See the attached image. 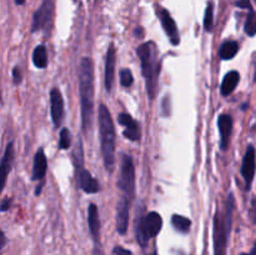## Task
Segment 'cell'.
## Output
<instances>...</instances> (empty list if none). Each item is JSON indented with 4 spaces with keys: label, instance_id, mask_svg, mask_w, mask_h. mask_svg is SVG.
<instances>
[{
    "label": "cell",
    "instance_id": "obj_2",
    "mask_svg": "<svg viewBox=\"0 0 256 255\" xmlns=\"http://www.w3.org/2000/svg\"><path fill=\"white\" fill-rule=\"evenodd\" d=\"M138 55H139L140 62H142V75L145 78L148 95L150 102H152L156 95L158 78L160 74V62L159 52L155 42H146L138 48Z\"/></svg>",
    "mask_w": 256,
    "mask_h": 255
},
{
    "label": "cell",
    "instance_id": "obj_21",
    "mask_svg": "<svg viewBox=\"0 0 256 255\" xmlns=\"http://www.w3.org/2000/svg\"><path fill=\"white\" fill-rule=\"evenodd\" d=\"M238 52H239V44L236 42H234V40H229V42H225L220 46L219 56L222 60H230L238 54Z\"/></svg>",
    "mask_w": 256,
    "mask_h": 255
},
{
    "label": "cell",
    "instance_id": "obj_11",
    "mask_svg": "<svg viewBox=\"0 0 256 255\" xmlns=\"http://www.w3.org/2000/svg\"><path fill=\"white\" fill-rule=\"evenodd\" d=\"M218 125L220 132V148L226 150L232 132V118L228 114H222L218 120Z\"/></svg>",
    "mask_w": 256,
    "mask_h": 255
},
{
    "label": "cell",
    "instance_id": "obj_19",
    "mask_svg": "<svg viewBox=\"0 0 256 255\" xmlns=\"http://www.w3.org/2000/svg\"><path fill=\"white\" fill-rule=\"evenodd\" d=\"M145 226H146L148 235L150 238L156 236L162 228V218L160 216L159 212H150L149 214H146V218H145Z\"/></svg>",
    "mask_w": 256,
    "mask_h": 255
},
{
    "label": "cell",
    "instance_id": "obj_13",
    "mask_svg": "<svg viewBox=\"0 0 256 255\" xmlns=\"http://www.w3.org/2000/svg\"><path fill=\"white\" fill-rule=\"evenodd\" d=\"M119 122L122 125V126H125L124 135L128 138V139L132 140V142H136V140L140 139L142 132H140L139 125H138V122H135L129 114H126V112L120 114Z\"/></svg>",
    "mask_w": 256,
    "mask_h": 255
},
{
    "label": "cell",
    "instance_id": "obj_20",
    "mask_svg": "<svg viewBox=\"0 0 256 255\" xmlns=\"http://www.w3.org/2000/svg\"><path fill=\"white\" fill-rule=\"evenodd\" d=\"M240 82V75L236 70H232V72H228L225 75L224 80L222 82V88H220V92H222V96H228V95L232 94L235 90V88L238 86Z\"/></svg>",
    "mask_w": 256,
    "mask_h": 255
},
{
    "label": "cell",
    "instance_id": "obj_34",
    "mask_svg": "<svg viewBox=\"0 0 256 255\" xmlns=\"http://www.w3.org/2000/svg\"><path fill=\"white\" fill-rule=\"evenodd\" d=\"M250 254H252V255H256V242H255L254 248H252V252H250Z\"/></svg>",
    "mask_w": 256,
    "mask_h": 255
},
{
    "label": "cell",
    "instance_id": "obj_33",
    "mask_svg": "<svg viewBox=\"0 0 256 255\" xmlns=\"http://www.w3.org/2000/svg\"><path fill=\"white\" fill-rule=\"evenodd\" d=\"M25 2V0H15V4L16 5H22Z\"/></svg>",
    "mask_w": 256,
    "mask_h": 255
},
{
    "label": "cell",
    "instance_id": "obj_10",
    "mask_svg": "<svg viewBox=\"0 0 256 255\" xmlns=\"http://www.w3.org/2000/svg\"><path fill=\"white\" fill-rule=\"evenodd\" d=\"M129 212H130V199L128 196L120 198L116 209V229L122 235L126 234L129 226Z\"/></svg>",
    "mask_w": 256,
    "mask_h": 255
},
{
    "label": "cell",
    "instance_id": "obj_23",
    "mask_svg": "<svg viewBox=\"0 0 256 255\" xmlns=\"http://www.w3.org/2000/svg\"><path fill=\"white\" fill-rule=\"evenodd\" d=\"M172 222L174 225L175 229L180 232H188L190 230V226H192V222L188 218L182 216V215H172Z\"/></svg>",
    "mask_w": 256,
    "mask_h": 255
},
{
    "label": "cell",
    "instance_id": "obj_18",
    "mask_svg": "<svg viewBox=\"0 0 256 255\" xmlns=\"http://www.w3.org/2000/svg\"><path fill=\"white\" fill-rule=\"evenodd\" d=\"M145 218L146 215H144V206H140L138 210V216H136V238L138 242L142 245V248H145L148 245L150 236L148 235L146 226H145Z\"/></svg>",
    "mask_w": 256,
    "mask_h": 255
},
{
    "label": "cell",
    "instance_id": "obj_27",
    "mask_svg": "<svg viewBox=\"0 0 256 255\" xmlns=\"http://www.w3.org/2000/svg\"><path fill=\"white\" fill-rule=\"evenodd\" d=\"M132 82H134V78L130 69H122L120 72V84L124 88H129L132 85Z\"/></svg>",
    "mask_w": 256,
    "mask_h": 255
},
{
    "label": "cell",
    "instance_id": "obj_31",
    "mask_svg": "<svg viewBox=\"0 0 256 255\" xmlns=\"http://www.w3.org/2000/svg\"><path fill=\"white\" fill-rule=\"evenodd\" d=\"M250 218H252V222L256 224V199L252 200V209H250Z\"/></svg>",
    "mask_w": 256,
    "mask_h": 255
},
{
    "label": "cell",
    "instance_id": "obj_22",
    "mask_svg": "<svg viewBox=\"0 0 256 255\" xmlns=\"http://www.w3.org/2000/svg\"><path fill=\"white\" fill-rule=\"evenodd\" d=\"M32 62L39 69H45L48 66V52L44 45H38L32 52Z\"/></svg>",
    "mask_w": 256,
    "mask_h": 255
},
{
    "label": "cell",
    "instance_id": "obj_24",
    "mask_svg": "<svg viewBox=\"0 0 256 255\" xmlns=\"http://www.w3.org/2000/svg\"><path fill=\"white\" fill-rule=\"evenodd\" d=\"M212 26H214V4L212 2H209L206 10H205L204 28L206 32H212Z\"/></svg>",
    "mask_w": 256,
    "mask_h": 255
},
{
    "label": "cell",
    "instance_id": "obj_7",
    "mask_svg": "<svg viewBox=\"0 0 256 255\" xmlns=\"http://www.w3.org/2000/svg\"><path fill=\"white\" fill-rule=\"evenodd\" d=\"M255 149L252 145L248 146L245 156L242 159V175L245 180V189L250 190L252 184V179L255 175V166H256V160H255Z\"/></svg>",
    "mask_w": 256,
    "mask_h": 255
},
{
    "label": "cell",
    "instance_id": "obj_29",
    "mask_svg": "<svg viewBox=\"0 0 256 255\" xmlns=\"http://www.w3.org/2000/svg\"><path fill=\"white\" fill-rule=\"evenodd\" d=\"M235 5H236L238 8H242V9H252L250 0H238V2H235Z\"/></svg>",
    "mask_w": 256,
    "mask_h": 255
},
{
    "label": "cell",
    "instance_id": "obj_28",
    "mask_svg": "<svg viewBox=\"0 0 256 255\" xmlns=\"http://www.w3.org/2000/svg\"><path fill=\"white\" fill-rule=\"evenodd\" d=\"M12 78H14V82L15 84H20L22 82V72H20V68L15 66L12 72Z\"/></svg>",
    "mask_w": 256,
    "mask_h": 255
},
{
    "label": "cell",
    "instance_id": "obj_4",
    "mask_svg": "<svg viewBox=\"0 0 256 255\" xmlns=\"http://www.w3.org/2000/svg\"><path fill=\"white\" fill-rule=\"evenodd\" d=\"M235 209V200L232 192L228 196L225 209H218L214 219V255H226L228 240L232 232V214Z\"/></svg>",
    "mask_w": 256,
    "mask_h": 255
},
{
    "label": "cell",
    "instance_id": "obj_8",
    "mask_svg": "<svg viewBox=\"0 0 256 255\" xmlns=\"http://www.w3.org/2000/svg\"><path fill=\"white\" fill-rule=\"evenodd\" d=\"M50 112H52V120L55 128H60L62 120H64V100H62V92L58 89H52L50 92Z\"/></svg>",
    "mask_w": 256,
    "mask_h": 255
},
{
    "label": "cell",
    "instance_id": "obj_1",
    "mask_svg": "<svg viewBox=\"0 0 256 255\" xmlns=\"http://www.w3.org/2000/svg\"><path fill=\"white\" fill-rule=\"evenodd\" d=\"M79 90L82 132L88 134L92 128V112H94V68L90 58H82L80 62Z\"/></svg>",
    "mask_w": 256,
    "mask_h": 255
},
{
    "label": "cell",
    "instance_id": "obj_15",
    "mask_svg": "<svg viewBox=\"0 0 256 255\" xmlns=\"http://www.w3.org/2000/svg\"><path fill=\"white\" fill-rule=\"evenodd\" d=\"M78 175V182H79V186L84 190L88 194H95V192H99V184H98L96 180L92 176L88 170L82 169L79 172H76Z\"/></svg>",
    "mask_w": 256,
    "mask_h": 255
},
{
    "label": "cell",
    "instance_id": "obj_30",
    "mask_svg": "<svg viewBox=\"0 0 256 255\" xmlns=\"http://www.w3.org/2000/svg\"><path fill=\"white\" fill-rule=\"evenodd\" d=\"M114 252L116 255H132V252H130V250L124 249V248H122V246H116L115 248Z\"/></svg>",
    "mask_w": 256,
    "mask_h": 255
},
{
    "label": "cell",
    "instance_id": "obj_35",
    "mask_svg": "<svg viewBox=\"0 0 256 255\" xmlns=\"http://www.w3.org/2000/svg\"><path fill=\"white\" fill-rule=\"evenodd\" d=\"M152 255H158V252H152Z\"/></svg>",
    "mask_w": 256,
    "mask_h": 255
},
{
    "label": "cell",
    "instance_id": "obj_17",
    "mask_svg": "<svg viewBox=\"0 0 256 255\" xmlns=\"http://www.w3.org/2000/svg\"><path fill=\"white\" fill-rule=\"evenodd\" d=\"M46 168H48V162H46V156H45L44 150L39 149L34 158V168H32V180L44 179L45 174H46Z\"/></svg>",
    "mask_w": 256,
    "mask_h": 255
},
{
    "label": "cell",
    "instance_id": "obj_9",
    "mask_svg": "<svg viewBox=\"0 0 256 255\" xmlns=\"http://www.w3.org/2000/svg\"><path fill=\"white\" fill-rule=\"evenodd\" d=\"M158 15H159V19L162 22V28H164L165 32L169 36L170 42L172 45H178L180 42V35L178 32L176 24H175L174 19L172 18V15L169 14L166 9L164 8H158Z\"/></svg>",
    "mask_w": 256,
    "mask_h": 255
},
{
    "label": "cell",
    "instance_id": "obj_16",
    "mask_svg": "<svg viewBox=\"0 0 256 255\" xmlns=\"http://www.w3.org/2000/svg\"><path fill=\"white\" fill-rule=\"evenodd\" d=\"M12 160H14V145L12 142H9L5 148L4 155L2 158V162H0V172H2V188H4L5 182L9 172L12 170Z\"/></svg>",
    "mask_w": 256,
    "mask_h": 255
},
{
    "label": "cell",
    "instance_id": "obj_25",
    "mask_svg": "<svg viewBox=\"0 0 256 255\" xmlns=\"http://www.w3.org/2000/svg\"><path fill=\"white\" fill-rule=\"evenodd\" d=\"M245 32L249 36H254L256 34V12L252 9H250L246 22H245Z\"/></svg>",
    "mask_w": 256,
    "mask_h": 255
},
{
    "label": "cell",
    "instance_id": "obj_5",
    "mask_svg": "<svg viewBox=\"0 0 256 255\" xmlns=\"http://www.w3.org/2000/svg\"><path fill=\"white\" fill-rule=\"evenodd\" d=\"M118 188L124 192L125 196L130 200L134 198L135 194V169L134 162L130 155L124 154L122 158V168H120L119 180H118Z\"/></svg>",
    "mask_w": 256,
    "mask_h": 255
},
{
    "label": "cell",
    "instance_id": "obj_6",
    "mask_svg": "<svg viewBox=\"0 0 256 255\" xmlns=\"http://www.w3.org/2000/svg\"><path fill=\"white\" fill-rule=\"evenodd\" d=\"M52 12H54V2H52V0H42V5L35 12L34 16H32V32H39V30L46 29L48 25L50 24V20H52Z\"/></svg>",
    "mask_w": 256,
    "mask_h": 255
},
{
    "label": "cell",
    "instance_id": "obj_12",
    "mask_svg": "<svg viewBox=\"0 0 256 255\" xmlns=\"http://www.w3.org/2000/svg\"><path fill=\"white\" fill-rule=\"evenodd\" d=\"M115 62H116V54H115L114 45H110L108 49L106 62H105V88L106 92H112V85H114L115 76Z\"/></svg>",
    "mask_w": 256,
    "mask_h": 255
},
{
    "label": "cell",
    "instance_id": "obj_26",
    "mask_svg": "<svg viewBox=\"0 0 256 255\" xmlns=\"http://www.w3.org/2000/svg\"><path fill=\"white\" fill-rule=\"evenodd\" d=\"M70 142H72V135L66 128H62L60 132V139H59V148L62 150H66L70 148Z\"/></svg>",
    "mask_w": 256,
    "mask_h": 255
},
{
    "label": "cell",
    "instance_id": "obj_32",
    "mask_svg": "<svg viewBox=\"0 0 256 255\" xmlns=\"http://www.w3.org/2000/svg\"><path fill=\"white\" fill-rule=\"evenodd\" d=\"M9 204H10V199H4V200H2V212H6V210L9 209Z\"/></svg>",
    "mask_w": 256,
    "mask_h": 255
},
{
    "label": "cell",
    "instance_id": "obj_14",
    "mask_svg": "<svg viewBox=\"0 0 256 255\" xmlns=\"http://www.w3.org/2000/svg\"><path fill=\"white\" fill-rule=\"evenodd\" d=\"M88 224H89V232L94 239L95 244H99V235H100V219L99 212L95 204H90L88 208Z\"/></svg>",
    "mask_w": 256,
    "mask_h": 255
},
{
    "label": "cell",
    "instance_id": "obj_36",
    "mask_svg": "<svg viewBox=\"0 0 256 255\" xmlns=\"http://www.w3.org/2000/svg\"><path fill=\"white\" fill-rule=\"evenodd\" d=\"M242 255H252V254H242Z\"/></svg>",
    "mask_w": 256,
    "mask_h": 255
},
{
    "label": "cell",
    "instance_id": "obj_3",
    "mask_svg": "<svg viewBox=\"0 0 256 255\" xmlns=\"http://www.w3.org/2000/svg\"><path fill=\"white\" fill-rule=\"evenodd\" d=\"M99 132L104 165L108 172H112L115 165V128L112 114L104 104L99 108Z\"/></svg>",
    "mask_w": 256,
    "mask_h": 255
}]
</instances>
